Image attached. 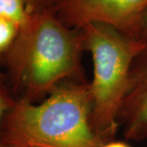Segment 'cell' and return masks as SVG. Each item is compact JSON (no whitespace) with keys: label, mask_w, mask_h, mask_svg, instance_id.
Here are the masks:
<instances>
[{"label":"cell","mask_w":147,"mask_h":147,"mask_svg":"<svg viewBox=\"0 0 147 147\" xmlns=\"http://www.w3.org/2000/svg\"><path fill=\"white\" fill-rule=\"evenodd\" d=\"M0 147H11L9 146H7V145H4V144H2L0 143Z\"/></svg>","instance_id":"cell-12"},{"label":"cell","mask_w":147,"mask_h":147,"mask_svg":"<svg viewBox=\"0 0 147 147\" xmlns=\"http://www.w3.org/2000/svg\"><path fill=\"white\" fill-rule=\"evenodd\" d=\"M58 1L59 0H26L31 11L42 9H52L54 11Z\"/></svg>","instance_id":"cell-9"},{"label":"cell","mask_w":147,"mask_h":147,"mask_svg":"<svg viewBox=\"0 0 147 147\" xmlns=\"http://www.w3.org/2000/svg\"><path fill=\"white\" fill-rule=\"evenodd\" d=\"M79 30L84 49L91 53L93 61L89 84L92 123L100 137L110 142L119 126L131 65L146 43L105 24L92 23Z\"/></svg>","instance_id":"cell-3"},{"label":"cell","mask_w":147,"mask_h":147,"mask_svg":"<svg viewBox=\"0 0 147 147\" xmlns=\"http://www.w3.org/2000/svg\"><path fill=\"white\" fill-rule=\"evenodd\" d=\"M19 29L13 22L0 17V61L16 39Z\"/></svg>","instance_id":"cell-7"},{"label":"cell","mask_w":147,"mask_h":147,"mask_svg":"<svg viewBox=\"0 0 147 147\" xmlns=\"http://www.w3.org/2000/svg\"><path fill=\"white\" fill-rule=\"evenodd\" d=\"M135 38L147 44V11L143 15L135 34Z\"/></svg>","instance_id":"cell-10"},{"label":"cell","mask_w":147,"mask_h":147,"mask_svg":"<svg viewBox=\"0 0 147 147\" xmlns=\"http://www.w3.org/2000/svg\"><path fill=\"white\" fill-rule=\"evenodd\" d=\"M84 50L79 30L65 25L52 9H42L32 11L3 60L21 99L36 103L66 81L87 83Z\"/></svg>","instance_id":"cell-1"},{"label":"cell","mask_w":147,"mask_h":147,"mask_svg":"<svg viewBox=\"0 0 147 147\" xmlns=\"http://www.w3.org/2000/svg\"><path fill=\"white\" fill-rule=\"evenodd\" d=\"M147 11V0H59L54 8L58 18L72 29L92 23L114 27L135 38Z\"/></svg>","instance_id":"cell-4"},{"label":"cell","mask_w":147,"mask_h":147,"mask_svg":"<svg viewBox=\"0 0 147 147\" xmlns=\"http://www.w3.org/2000/svg\"><path fill=\"white\" fill-rule=\"evenodd\" d=\"M16 100L13 99L6 86L4 80L0 75V130L4 116L16 104Z\"/></svg>","instance_id":"cell-8"},{"label":"cell","mask_w":147,"mask_h":147,"mask_svg":"<svg viewBox=\"0 0 147 147\" xmlns=\"http://www.w3.org/2000/svg\"><path fill=\"white\" fill-rule=\"evenodd\" d=\"M118 122L127 140L147 139V44L132 63Z\"/></svg>","instance_id":"cell-5"},{"label":"cell","mask_w":147,"mask_h":147,"mask_svg":"<svg viewBox=\"0 0 147 147\" xmlns=\"http://www.w3.org/2000/svg\"><path fill=\"white\" fill-rule=\"evenodd\" d=\"M92 123L89 84L66 81L36 104L18 99L4 116L0 143L11 147H102Z\"/></svg>","instance_id":"cell-2"},{"label":"cell","mask_w":147,"mask_h":147,"mask_svg":"<svg viewBox=\"0 0 147 147\" xmlns=\"http://www.w3.org/2000/svg\"><path fill=\"white\" fill-rule=\"evenodd\" d=\"M30 13L26 0H0V17L13 22L19 28L28 21Z\"/></svg>","instance_id":"cell-6"},{"label":"cell","mask_w":147,"mask_h":147,"mask_svg":"<svg viewBox=\"0 0 147 147\" xmlns=\"http://www.w3.org/2000/svg\"><path fill=\"white\" fill-rule=\"evenodd\" d=\"M102 147H131L128 144L123 142H119V141H110V142L105 143Z\"/></svg>","instance_id":"cell-11"}]
</instances>
